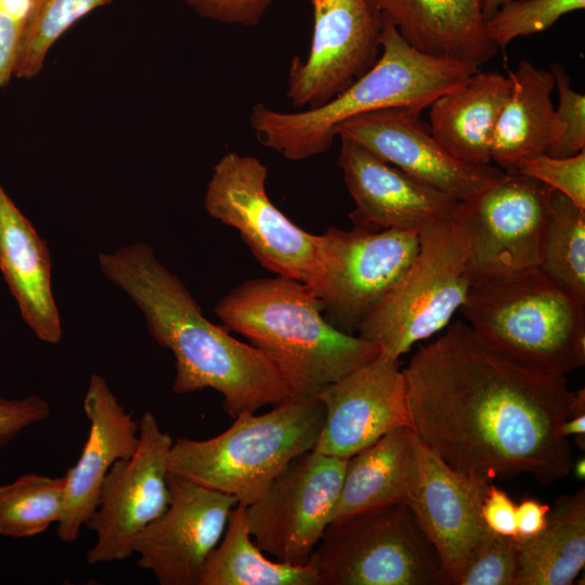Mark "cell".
Returning a JSON list of instances; mask_svg holds the SVG:
<instances>
[{
    "mask_svg": "<svg viewBox=\"0 0 585 585\" xmlns=\"http://www.w3.org/2000/svg\"><path fill=\"white\" fill-rule=\"evenodd\" d=\"M510 89L508 76L479 69L429 105L430 133L458 160L490 165L493 133Z\"/></svg>",
    "mask_w": 585,
    "mask_h": 585,
    "instance_id": "cell-23",
    "label": "cell"
},
{
    "mask_svg": "<svg viewBox=\"0 0 585 585\" xmlns=\"http://www.w3.org/2000/svg\"><path fill=\"white\" fill-rule=\"evenodd\" d=\"M549 507L536 499L526 497L516 506L515 540H524L540 533L546 524Z\"/></svg>",
    "mask_w": 585,
    "mask_h": 585,
    "instance_id": "cell-39",
    "label": "cell"
},
{
    "mask_svg": "<svg viewBox=\"0 0 585 585\" xmlns=\"http://www.w3.org/2000/svg\"><path fill=\"white\" fill-rule=\"evenodd\" d=\"M320 236V272L310 289L327 321L353 335L415 258L419 231L329 227Z\"/></svg>",
    "mask_w": 585,
    "mask_h": 585,
    "instance_id": "cell-10",
    "label": "cell"
},
{
    "mask_svg": "<svg viewBox=\"0 0 585 585\" xmlns=\"http://www.w3.org/2000/svg\"><path fill=\"white\" fill-rule=\"evenodd\" d=\"M425 54L480 67L497 52L487 38L483 0H366Z\"/></svg>",
    "mask_w": 585,
    "mask_h": 585,
    "instance_id": "cell-21",
    "label": "cell"
},
{
    "mask_svg": "<svg viewBox=\"0 0 585 585\" xmlns=\"http://www.w3.org/2000/svg\"><path fill=\"white\" fill-rule=\"evenodd\" d=\"M492 482L467 479L418 439V474L405 504L434 546L452 585H457L465 562L489 530L481 507Z\"/></svg>",
    "mask_w": 585,
    "mask_h": 585,
    "instance_id": "cell-19",
    "label": "cell"
},
{
    "mask_svg": "<svg viewBox=\"0 0 585 585\" xmlns=\"http://www.w3.org/2000/svg\"><path fill=\"white\" fill-rule=\"evenodd\" d=\"M459 310L485 346L520 364L560 375L585 364V306L538 266L473 282Z\"/></svg>",
    "mask_w": 585,
    "mask_h": 585,
    "instance_id": "cell-5",
    "label": "cell"
},
{
    "mask_svg": "<svg viewBox=\"0 0 585 585\" xmlns=\"http://www.w3.org/2000/svg\"><path fill=\"white\" fill-rule=\"evenodd\" d=\"M481 515L489 530L504 536L516 537V505L505 491L492 483L484 496Z\"/></svg>",
    "mask_w": 585,
    "mask_h": 585,
    "instance_id": "cell-38",
    "label": "cell"
},
{
    "mask_svg": "<svg viewBox=\"0 0 585 585\" xmlns=\"http://www.w3.org/2000/svg\"><path fill=\"white\" fill-rule=\"evenodd\" d=\"M555 190L533 178L506 172L461 202L455 220L467 237L471 284L536 268Z\"/></svg>",
    "mask_w": 585,
    "mask_h": 585,
    "instance_id": "cell-12",
    "label": "cell"
},
{
    "mask_svg": "<svg viewBox=\"0 0 585 585\" xmlns=\"http://www.w3.org/2000/svg\"><path fill=\"white\" fill-rule=\"evenodd\" d=\"M571 471L578 480H584L585 478V459L584 457L578 458L575 463L573 461Z\"/></svg>",
    "mask_w": 585,
    "mask_h": 585,
    "instance_id": "cell-42",
    "label": "cell"
},
{
    "mask_svg": "<svg viewBox=\"0 0 585 585\" xmlns=\"http://www.w3.org/2000/svg\"><path fill=\"white\" fill-rule=\"evenodd\" d=\"M199 16L226 25L260 23L274 0H183Z\"/></svg>",
    "mask_w": 585,
    "mask_h": 585,
    "instance_id": "cell-36",
    "label": "cell"
},
{
    "mask_svg": "<svg viewBox=\"0 0 585 585\" xmlns=\"http://www.w3.org/2000/svg\"><path fill=\"white\" fill-rule=\"evenodd\" d=\"M198 585H318V575L311 560L290 564L269 559L250 535L246 507L237 504Z\"/></svg>",
    "mask_w": 585,
    "mask_h": 585,
    "instance_id": "cell-27",
    "label": "cell"
},
{
    "mask_svg": "<svg viewBox=\"0 0 585 585\" xmlns=\"http://www.w3.org/2000/svg\"><path fill=\"white\" fill-rule=\"evenodd\" d=\"M89 432L81 454L65 477V502L56 533L74 543L96 509L102 484L113 467L131 457L139 444V420L118 401L106 380L91 376L83 400Z\"/></svg>",
    "mask_w": 585,
    "mask_h": 585,
    "instance_id": "cell-20",
    "label": "cell"
},
{
    "mask_svg": "<svg viewBox=\"0 0 585 585\" xmlns=\"http://www.w3.org/2000/svg\"><path fill=\"white\" fill-rule=\"evenodd\" d=\"M507 1L509 0H483L482 11L485 22Z\"/></svg>",
    "mask_w": 585,
    "mask_h": 585,
    "instance_id": "cell-41",
    "label": "cell"
},
{
    "mask_svg": "<svg viewBox=\"0 0 585 585\" xmlns=\"http://www.w3.org/2000/svg\"><path fill=\"white\" fill-rule=\"evenodd\" d=\"M313 34L306 58L292 57L287 99L301 109L333 100L380 54L381 15L366 0H310Z\"/></svg>",
    "mask_w": 585,
    "mask_h": 585,
    "instance_id": "cell-14",
    "label": "cell"
},
{
    "mask_svg": "<svg viewBox=\"0 0 585 585\" xmlns=\"http://www.w3.org/2000/svg\"><path fill=\"white\" fill-rule=\"evenodd\" d=\"M266 180L268 167L260 159L229 152L213 167L204 207L237 230L264 269L312 287L320 272L321 236L296 225L272 203Z\"/></svg>",
    "mask_w": 585,
    "mask_h": 585,
    "instance_id": "cell-9",
    "label": "cell"
},
{
    "mask_svg": "<svg viewBox=\"0 0 585 585\" xmlns=\"http://www.w3.org/2000/svg\"><path fill=\"white\" fill-rule=\"evenodd\" d=\"M514 172L538 180L585 208V150L569 157L548 154L526 157Z\"/></svg>",
    "mask_w": 585,
    "mask_h": 585,
    "instance_id": "cell-33",
    "label": "cell"
},
{
    "mask_svg": "<svg viewBox=\"0 0 585 585\" xmlns=\"http://www.w3.org/2000/svg\"><path fill=\"white\" fill-rule=\"evenodd\" d=\"M518 572L516 540L487 530L471 549L457 585H516Z\"/></svg>",
    "mask_w": 585,
    "mask_h": 585,
    "instance_id": "cell-32",
    "label": "cell"
},
{
    "mask_svg": "<svg viewBox=\"0 0 585 585\" xmlns=\"http://www.w3.org/2000/svg\"><path fill=\"white\" fill-rule=\"evenodd\" d=\"M324 418L317 396L290 399L261 415L240 414L210 439L174 440L169 472L234 496L247 507L296 456L314 448Z\"/></svg>",
    "mask_w": 585,
    "mask_h": 585,
    "instance_id": "cell-6",
    "label": "cell"
},
{
    "mask_svg": "<svg viewBox=\"0 0 585 585\" xmlns=\"http://www.w3.org/2000/svg\"><path fill=\"white\" fill-rule=\"evenodd\" d=\"M48 245L0 182V271L36 337L56 344L62 323L51 283Z\"/></svg>",
    "mask_w": 585,
    "mask_h": 585,
    "instance_id": "cell-22",
    "label": "cell"
},
{
    "mask_svg": "<svg viewBox=\"0 0 585 585\" xmlns=\"http://www.w3.org/2000/svg\"><path fill=\"white\" fill-rule=\"evenodd\" d=\"M100 269L139 307L157 343L176 359L172 392L212 389L231 418L292 399L276 363L212 324L178 275L145 243L99 255Z\"/></svg>",
    "mask_w": 585,
    "mask_h": 585,
    "instance_id": "cell-2",
    "label": "cell"
},
{
    "mask_svg": "<svg viewBox=\"0 0 585 585\" xmlns=\"http://www.w3.org/2000/svg\"><path fill=\"white\" fill-rule=\"evenodd\" d=\"M516 585H570L585 564V490L558 497L536 535L516 540Z\"/></svg>",
    "mask_w": 585,
    "mask_h": 585,
    "instance_id": "cell-26",
    "label": "cell"
},
{
    "mask_svg": "<svg viewBox=\"0 0 585 585\" xmlns=\"http://www.w3.org/2000/svg\"><path fill=\"white\" fill-rule=\"evenodd\" d=\"M340 138L338 166L355 208L354 227L416 230L455 219L461 202L419 182L347 138Z\"/></svg>",
    "mask_w": 585,
    "mask_h": 585,
    "instance_id": "cell-18",
    "label": "cell"
},
{
    "mask_svg": "<svg viewBox=\"0 0 585 585\" xmlns=\"http://www.w3.org/2000/svg\"><path fill=\"white\" fill-rule=\"evenodd\" d=\"M30 10V0H0V90L14 68Z\"/></svg>",
    "mask_w": 585,
    "mask_h": 585,
    "instance_id": "cell-35",
    "label": "cell"
},
{
    "mask_svg": "<svg viewBox=\"0 0 585 585\" xmlns=\"http://www.w3.org/2000/svg\"><path fill=\"white\" fill-rule=\"evenodd\" d=\"M420 113L404 107L368 112L343 121L337 136H347L419 182L460 202L503 178L490 165H470L451 155L426 129Z\"/></svg>",
    "mask_w": 585,
    "mask_h": 585,
    "instance_id": "cell-16",
    "label": "cell"
},
{
    "mask_svg": "<svg viewBox=\"0 0 585 585\" xmlns=\"http://www.w3.org/2000/svg\"><path fill=\"white\" fill-rule=\"evenodd\" d=\"M316 396L325 418L313 450L324 455L348 459L388 432L410 427L399 360L382 353L327 385Z\"/></svg>",
    "mask_w": 585,
    "mask_h": 585,
    "instance_id": "cell-17",
    "label": "cell"
},
{
    "mask_svg": "<svg viewBox=\"0 0 585 585\" xmlns=\"http://www.w3.org/2000/svg\"><path fill=\"white\" fill-rule=\"evenodd\" d=\"M50 416L49 403L37 394L23 399L0 396V447L6 445L21 431Z\"/></svg>",
    "mask_w": 585,
    "mask_h": 585,
    "instance_id": "cell-37",
    "label": "cell"
},
{
    "mask_svg": "<svg viewBox=\"0 0 585 585\" xmlns=\"http://www.w3.org/2000/svg\"><path fill=\"white\" fill-rule=\"evenodd\" d=\"M538 269L585 306V208L555 191Z\"/></svg>",
    "mask_w": 585,
    "mask_h": 585,
    "instance_id": "cell-28",
    "label": "cell"
},
{
    "mask_svg": "<svg viewBox=\"0 0 585 585\" xmlns=\"http://www.w3.org/2000/svg\"><path fill=\"white\" fill-rule=\"evenodd\" d=\"M508 78L511 89L493 133L491 158L502 170L514 172L523 158L547 154L562 127L551 101L550 69L521 60Z\"/></svg>",
    "mask_w": 585,
    "mask_h": 585,
    "instance_id": "cell-24",
    "label": "cell"
},
{
    "mask_svg": "<svg viewBox=\"0 0 585 585\" xmlns=\"http://www.w3.org/2000/svg\"><path fill=\"white\" fill-rule=\"evenodd\" d=\"M65 502V477L26 473L0 485V535L23 538L57 523Z\"/></svg>",
    "mask_w": 585,
    "mask_h": 585,
    "instance_id": "cell-29",
    "label": "cell"
},
{
    "mask_svg": "<svg viewBox=\"0 0 585 585\" xmlns=\"http://www.w3.org/2000/svg\"><path fill=\"white\" fill-rule=\"evenodd\" d=\"M560 432L563 437H574L578 448H585V390L575 391L572 413L570 417L561 425Z\"/></svg>",
    "mask_w": 585,
    "mask_h": 585,
    "instance_id": "cell-40",
    "label": "cell"
},
{
    "mask_svg": "<svg viewBox=\"0 0 585 585\" xmlns=\"http://www.w3.org/2000/svg\"><path fill=\"white\" fill-rule=\"evenodd\" d=\"M402 372L410 428L460 476L492 482L531 474L549 485L571 472L560 427L575 391L566 375L492 350L459 320L419 347Z\"/></svg>",
    "mask_w": 585,
    "mask_h": 585,
    "instance_id": "cell-1",
    "label": "cell"
},
{
    "mask_svg": "<svg viewBox=\"0 0 585 585\" xmlns=\"http://www.w3.org/2000/svg\"><path fill=\"white\" fill-rule=\"evenodd\" d=\"M112 1L30 0L13 77L28 80L39 75L53 44L79 20Z\"/></svg>",
    "mask_w": 585,
    "mask_h": 585,
    "instance_id": "cell-30",
    "label": "cell"
},
{
    "mask_svg": "<svg viewBox=\"0 0 585 585\" xmlns=\"http://www.w3.org/2000/svg\"><path fill=\"white\" fill-rule=\"evenodd\" d=\"M418 474V438L408 426L396 428L347 459L330 522L406 503Z\"/></svg>",
    "mask_w": 585,
    "mask_h": 585,
    "instance_id": "cell-25",
    "label": "cell"
},
{
    "mask_svg": "<svg viewBox=\"0 0 585 585\" xmlns=\"http://www.w3.org/2000/svg\"><path fill=\"white\" fill-rule=\"evenodd\" d=\"M310 560L318 585L452 584L405 503L330 522Z\"/></svg>",
    "mask_w": 585,
    "mask_h": 585,
    "instance_id": "cell-8",
    "label": "cell"
},
{
    "mask_svg": "<svg viewBox=\"0 0 585 585\" xmlns=\"http://www.w3.org/2000/svg\"><path fill=\"white\" fill-rule=\"evenodd\" d=\"M168 485L167 508L136 535L132 555L160 585H198L237 499L170 472Z\"/></svg>",
    "mask_w": 585,
    "mask_h": 585,
    "instance_id": "cell-15",
    "label": "cell"
},
{
    "mask_svg": "<svg viewBox=\"0 0 585 585\" xmlns=\"http://www.w3.org/2000/svg\"><path fill=\"white\" fill-rule=\"evenodd\" d=\"M172 443L155 415L145 412L139 420L136 451L113 465L102 484L96 509L86 524L96 537L87 555L89 564L131 557L136 535L165 511L170 500Z\"/></svg>",
    "mask_w": 585,
    "mask_h": 585,
    "instance_id": "cell-13",
    "label": "cell"
},
{
    "mask_svg": "<svg viewBox=\"0 0 585 585\" xmlns=\"http://www.w3.org/2000/svg\"><path fill=\"white\" fill-rule=\"evenodd\" d=\"M379 42L376 63L327 103L292 113L253 105L249 122L260 143L288 160H304L326 152L343 121L392 107L421 113L479 70L472 63L417 51L384 17Z\"/></svg>",
    "mask_w": 585,
    "mask_h": 585,
    "instance_id": "cell-4",
    "label": "cell"
},
{
    "mask_svg": "<svg viewBox=\"0 0 585 585\" xmlns=\"http://www.w3.org/2000/svg\"><path fill=\"white\" fill-rule=\"evenodd\" d=\"M346 465L314 450L296 456L246 507L256 545L277 561L307 563L330 523Z\"/></svg>",
    "mask_w": 585,
    "mask_h": 585,
    "instance_id": "cell-11",
    "label": "cell"
},
{
    "mask_svg": "<svg viewBox=\"0 0 585 585\" xmlns=\"http://www.w3.org/2000/svg\"><path fill=\"white\" fill-rule=\"evenodd\" d=\"M585 0H509L485 22L487 38L505 47L517 37L551 27L561 16L583 10Z\"/></svg>",
    "mask_w": 585,
    "mask_h": 585,
    "instance_id": "cell-31",
    "label": "cell"
},
{
    "mask_svg": "<svg viewBox=\"0 0 585 585\" xmlns=\"http://www.w3.org/2000/svg\"><path fill=\"white\" fill-rule=\"evenodd\" d=\"M214 312L226 328L276 363L292 399L315 398L324 387L381 353L376 342L333 326L310 287L284 276L237 285Z\"/></svg>",
    "mask_w": 585,
    "mask_h": 585,
    "instance_id": "cell-3",
    "label": "cell"
},
{
    "mask_svg": "<svg viewBox=\"0 0 585 585\" xmlns=\"http://www.w3.org/2000/svg\"><path fill=\"white\" fill-rule=\"evenodd\" d=\"M469 257L467 237L455 219L420 230L415 258L362 321L359 336L399 360L415 343L444 329L471 286Z\"/></svg>",
    "mask_w": 585,
    "mask_h": 585,
    "instance_id": "cell-7",
    "label": "cell"
},
{
    "mask_svg": "<svg viewBox=\"0 0 585 585\" xmlns=\"http://www.w3.org/2000/svg\"><path fill=\"white\" fill-rule=\"evenodd\" d=\"M550 72L558 90L556 108L562 134L547 153L554 157H569L585 150V96L575 91L563 65L552 63Z\"/></svg>",
    "mask_w": 585,
    "mask_h": 585,
    "instance_id": "cell-34",
    "label": "cell"
}]
</instances>
